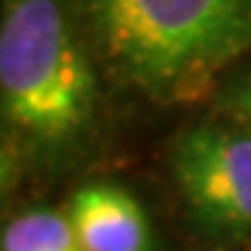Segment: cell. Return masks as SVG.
I'll return each mask as SVG.
<instances>
[{
	"mask_svg": "<svg viewBox=\"0 0 251 251\" xmlns=\"http://www.w3.org/2000/svg\"><path fill=\"white\" fill-rule=\"evenodd\" d=\"M221 103H224L226 112L240 123V128H246L251 134V67L246 73H240V75L226 87Z\"/></svg>",
	"mask_w": 251,
	"mask_h": 251,
	"instance_id": "obj_6",
	"label": "cell"
},
{
	"mask_svg": "<svg viewBox=\"0 0 251 251\" xmlns=\"http://www.w3.org/2000/svg\"><path fill=\"white\" fill-rule=\"evenodd\" d=\"M67 218L84 251H156L145 209L131 193L115 184L75 190Z\"/></svg>",
	"mask_w": 251,
	"mask_h": 251,
	"instance_id": "obj_4",
	"label": "cell"
},
{
	"mask_svg": "<svg viewBox=\"0 0 251 251\" xmlns=\"http://www.w3.org/2000/svg\"><path fill=\"white\" fill-rule=\"evenodd\" d=\"M0 251H84L70 218L50 209H31L17 215L6 229Z\"/></svg>",
	"mask_w": 251,
	"mask_h": 251,
	"instance_id": "obj_5",
	"label": "cell"
},
{
	"mask_svg": "<svg viewBox=\"0 0 251 251\" xmlns=\"http://www.w3.org/2000/svg\"><path fill=\"white\" fill-rule=\"evenodd\" d=\"M123 81L156 100H187L251 48V0H84Z\"/></svg>",
	"mask_w": 251,
	"mask_h": 251,
	"instance_id": "obj_1",
	"label": "cell"
},
{
	"mask_svg": "<svg viewBox=\"0 0 251 251\" xmlns=\"http://www.w3.org/2000/svg\"><path fill=\"white\" fill-rule=\"evenodd\" d=\"M171 168L198 226L215 234H251V134L198 123L176 140Z\"/></svg>",
	"mask_w": 251,
	"mask_h": 251,
	"instance_id": "obj_3",
	"label": "cell"
},
{
	"mask_svg": "<svg viewBox=\"0 0 251 251\" xmlns=\"http://www.w3.org/2000/svg\"><path fill=\"white\" fill-rule=\"evenodd\" d=\"M6 123L36 143L78 137L95 106V73L59 0H6L0 23Z\"/></svg>",
	"mask_w": 251,
	"mask_h": 251,
	"instance_id": "obj_2",
	"label": "cell"
}]
</instances>
